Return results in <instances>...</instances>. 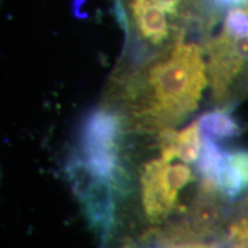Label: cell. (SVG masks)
Returning <instances> with one entry per match:
<instances>
[{
	"label": "cell",
	"instance_id": "3957f363",
	"mask_svg": "<svg viewBox=\"0 0 248 248\" xmlns=\"http://www.w3.org/2000/svg\"><path fill=\"white\" fill-rule=\"evenodd\" d=\"M217 185L226 198H234L248 187V152H225Z\"/></svg>",
	"mask_w": 248,
	"mask_h": 248
},
{
	"label": "cell",
	"instance_id": "8992f818",
	"mask_svg": "<svg viewBox=\"0 0 248 248\" xmlns=\"http://www.w3.org/2000/svg\"><path fill=\"white\" fill-rule=\"evenodd\" d=\"M248 1V0H215V2L218 6H234L237 4H240V2Z\"/></svg>",
	"mask_w": 248,
	"mask_h": 248
},
{
	"label": "cell",
	"instance_id": "7a4b0ae2",
	"mask_svg": "<svg viewBox=\"0 0 248 248\" xmlns=\"http://www.w3.org/2000/svg\"><path fill=\"white\" fill-rule=\"evenodd\" d=\"M132 15L140 36L159 46L169 37L166 11L153 0H133Z\"/></svg>",
	"mask_w": 248,
	"mask_h": 248
},
{
	"label": "cell",
	"instance_id": "6da1fadb",
	"mask_svg": "<svg viewBox=\"0 0 248 248\" xmlns=\"http://www.w3.org/2000/svg\"><path fill=\"white\" fill-rule=\"evenodd\" d=\"M202 49L179 43L139 69L116 78L102 109L125 131L172 130L199 106L208 83Z\"/></svg>",
	"mask_w": 248,
	"mask_h": 248
},
{
	"label": "cell",
	"instance_id": "277c9868",
	"mask_svg": "<svg viewBox=\"0 0 248 248\" xmlns=\"http://www.w3.org/2000/svg\"><path fill=\"white\" fill-rule=\"evenodd\" d=\"M201 131L213 139L226 138L234 136L237 124L224 113H210L200 120Z\"/></svg>",
	"mask_w": 248,
	"mask_h": 248
},
{
	"label": "cell",
	"instance_id": "5b68a950",
	"mask_svg": "<svg viewBox=\"0 0 248 248\" xmlns=\"http://www.w3.org/2000/svg\"><path fill=\"white\" fill-rule=\"evenodd\" d=\"M231 234L238 243L248 248V198L245 200L231 225Z\"/></svg>",
	"mask_w": 248,
	"mask_h": 248
}]
</instances>
